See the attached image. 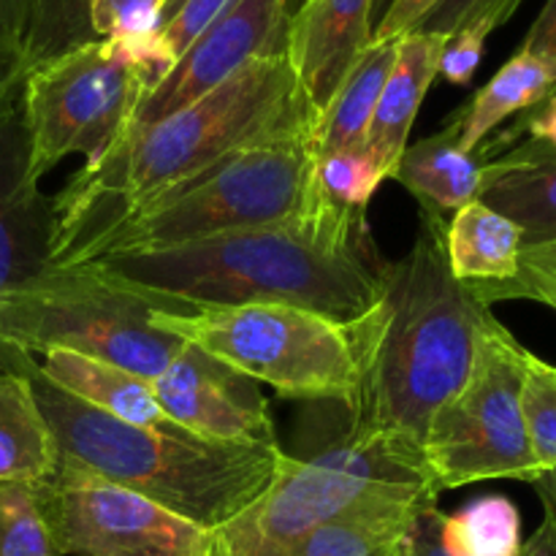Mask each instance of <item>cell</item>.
<instances>
[{
    "instance_id": "obj_39",
    "label": "cell",
    "mask_w": 556,
    "mask_h": 556,
    "mask_svg": "<svg viewBox=\"0 0 556 556\" xmlns=\"http://www.w3.org/2000/svg\"><path fill=\"white\" fill-rule=\"evenodd\" d=\"M521 52L535 54V58L546 60L548 65L556 68V0H546L535 25L530 27L525 43H521Z\"/></svg>"
},
{
    "instance_id": "obj_35",
    "label": "cell",
    "mask_w": 556,
    "mask_h": 556,
    "mask_svg": "<svg viewBox=\"0 0 556 556\" xmlns=\"http://www.w3.org/2000/svg\"><path fill=\"white\" fill-rule=\"evenodd\" d=\"M27 71L30 65H27L25 49L0 33V114L22 101Z\"/></svg>"
},
{
    "instance_id": "obj_8",
    "label": "cell",
    "mask_w": 556,
    "mask_h": 556,
    "mask_svg": "<svg viewBox=\"0 0 556 556\" xmlns=\"http://www.w3.org/2000/svg\"><path fill=\"white\" fill-rule=\"evenodd\" d=\"M172 65L174 58L152 33L98 38L27 71L22 114L30 136L33 177H47L71 155L98 161Z\"/></svg>"
},
{
    "instance_id": "obj_30",
    "label": "cell",
    "mask_w": 556,
    "mask_h": 556,
    "mask_svg": "<svg viewBox=\"0 0 556 556\" xmlns=\"http://www.w3.org/2000/svg\"><path fill=\"white\" fill-rule=\"evenodd\" d=\"M481 302L492 307L494 302H514V299H530V302L546 304L556 309V242L525 248L519 258V271L514 280L500 282V286L476 288Z\"/></svg>"
},
{
    "instance_id": "obj_31",
    "label": "cell",
    "mask_w": 556,
    "mask_h": 556,
    "mask_svg": "<svg viewBox=\"0 0 556 556\" xmlns=\"http://www.w3.org/2000/svg\"><path fill=\"white\" fill-rule=\"evenodd\" d=\"M525 0H440L416 30L454 36L462 30H483L492 36L516 14ZM413 30V33H416Z\"/></svg>"
},
{
    "instance_id": "obj_20",
    "label": "cell",
    "mask_w": 556,
    "mask_h": 556,
    "mask_svg": "<svg viewBox=\"0 0 556 556\" xmlns=\"http://www.w3.org/2000/svg\"><path fill=\"white\" fill-rule=\"evenodd\" d=\"M525 237L519 226L483 201H470L445 223V255L451 275L465 286L486 288L514 280Z\"/></svg>"
},
{
    "instance_id": "obj_2",
    "label": "cell",
    "mask_w": 556,
    "mask_h": 556,
    "mask_svg": "<svg viewBox=\"0 0 556 556\" xmlns=\"http://www.w3.org/2000/svg\"><path fill=\"white\" fill-rule=\"evenodd\" d=\"M445 223L421 210L413 248L400 261H386L378 302L351 320L358 394L345 410L348 427L421 467L429 421L459 394L483 334L497 324L492 307L451 275Z\"/></svg>"
},
{
    "instance_id": "obj_15",
    "label": "cell",
    "mask_w": 556,
    "mask_h": 556,
    "mask_svg": "<svg viewBox=\"0 0 556 556\" xmlns=\"http://www.w3.org/2000/svg\"><path fill=\"white\" fill-rule=\"evenodd\" d=\"M375 0H302L288 27V63L315 119L372 41Z\"/></svg>"
},
{
    "instance_id": "obj_9",
    "label": "cell",
    "mask_w": 556,
    "mask_h": 556,
    "mask_svg": "<svg viewBox=\"0 0 556 556\" xmlns=\"http://www.w3.org/2000/svg\"><path fill=\"white\" fill-rule=\"evenodd\" d=\"M527 356L530 351L500 320L483 334L470 378L424 434V472L438 494L497 478L532 483L541 476L521 405Z\"/></svg>"
},
{
    "instance_id": "obj_5",
    "label": "cell",
    "mask_w": 556,
    "mask_h": 556,
    "mask_svg": "<svg viewBox=\"0 0 556 556\" xmlns=\"http://www.w3.org/2000/svg\"><path fill=\"white\" fill-rule=\"evenodd\" d=\"M324 204L315 179L313 134L282 136L231 152L195 177L141 201L87 250L79 264L109 253L275 226L313 215Z\"/></svg>"
},
{
    "instance_id": "obj_46",
    "label": "cell",
    "mask_w": 556,
    "mask_h": 556,
    "mask_svg": "<svg viewBox=\"0 0 556 556\" xmlns=\"http://www.w3.org/2000/svg\"><path fill=\"white\" fill-rule=\"evenodd\" d=\"M299 5H302V0H286V9H288V16H293L299 11Z\"/></svg>"
},
{
    "instance_id": "obj_13",
    "label": "cell",
    "mask_w": 556,
    "mask_h": 556,
    "mask_svg": "<svg viewBox=\"0 0 556 556\" xmlns=\"http://www.w3.org/2000/svg\"><path fill=\"white\" fill-rule=\"evenodd\" d=\"M152 391L166 421L195 438L280 445L255 380L233 372L195 345L152 380Z\"/></svg>"
},
{
    "instance_id": "obj_7",
    "label": "cell",
    "mask_w": 556,
    "mask_h": 556,
    "mask_svg": "<svg viewBox=\"0 0 556 556\" xmlns=\"http://www.w3.org/2000/svg\"><path fill=\"white\" fill-rule=\"evenodd\" d=\"M157 326L266 383L286 400L331 402L351 410L358 394V353L351 324L293 304L157 307Z\"/></svg>"
},
{
    "instance_id": "obj_44",
    "label": "cell",
    "mask_w": 556,
    "mask_h": 556,
    "mask_svg": "<svg viewBox=\"0 0 556 556\" xmlns=\"http://www.w3.org/2000/svg\"><path fill=\"white\" fill-rule=\"evenodd\" d=\"M389 3H391V0H375V9H372V30H375V25H378V22H380V16L386 14V9H389Z\"/></svg>"
},
{
    "instance_id": "obj_24",
    "label": "cell",
    "mask_w": 556,
    "mask_h": 556,
    "mask_svg": "<svg viewBox=\"0 0 556 556\" xmlns=\"http://www.w3.org/2000/svg\"><path fill=\"white\" fill-rule=\"evenodd\" d=\"M440 546L448 556H521V514L505 494H483L454 514L438 516Z\"/></svg>"
},
{
    "instance_id": "obj_43",
    "label": "cell",
    "mask_w": 556,
    "mask_h": 556,
    "mask_svg": "<svg viewBox=\"0 0 556 556\" xmlns=\"http://www.w3.org/2000/svg\"><path fill=\"white\" fill-rule=\"evenodd\" d=\"M204 556H228L226 546H223L220 538H217L215 532H212V538H210V548H206V554H204Z\"/></svg>"
},
{
    "instance_id": "obj_16",
    "label": "cell",
    "mask_w": 556,
    "mask_h": 556,
    "mask_svg": "<svg viewBox=\"0 0 556 556\" xmlns=\"http://www.w3.org/2000/svg\"><path fill=\"white\" fill-rule=\"evenodd\" d=\"M445 41L448 36L424 30L407 33L400 38L394 68L380 90L378 106H375L372 123H369L362 147L386 179H391L402 152L407 150V136L416 125L434 76H438Z\"/></svg>"
},
{
    "instance_id": "obj_18",
    "label": "cell",
    "mask_w": 556,
    "mask_h": 556,
    "mask_svg": "<svg viewBox=\"0 0 556 556\" xmlns=\"http://www.w3.org/2000/svg\"><path fill=\"white\" fill-rule=\"evenodd\" d=\"M483 163L486 157L478 152L462 150L459 134L448 123L438 134L407 144L391 179L416 195L421 210L445 217L478 199L483 185Z\"/></svg>"
},
{
    "instance_id": "obj_11",
    "label": "cell",
    "mask_w": 556,
    "mask_h": 556,
    "mask_svg": "<svg viewBox=\"0 0 556 556\" xmlns=\"http://www.w3.org/2000/svg\"><path fill=\"white\" fill-rule=\"evenodd\" d=\"M60 556H204L212 532L98 476L58 467L36 483Z\"/></svg>"
},
{
    "instance_id": "obj_36",
    "label": "cell",
    "mask_w": 556,
    "mask_h": 556,
    "mask_svg": "<svg viewBox=\"0 0 556 556\" xmlns=\"http://www.w3.org/2000/svg\"><path fill=\"white\" fill-rule=\"evenodd\" d=\"M440 0H391L386 14L372 30V41H386V38H402L416 30L424 16L438 5Z\"/></svg>"
},
{
    "instance_id": "obj_26",
    "label": "cell",
    "mask_w": 556,
    "mask_h": 556,
    "mask_svg": "<svg viewBox=\"0 0 556 556\" xmlns=\"http://www.w3.org/2000/svg\"><path fill=\"white\" fill-rule=\"evenodd\" d=\"M98 41L92 30V0H36L25 58L30 68Z\"/></svg>"
},
{
    "instance_id": "obj_19",
    "label": "cell",
    "mask_w": 556,
    "mask_h": 556,
    "mask_svg": "<svg viewBox=\"0 0 556 556\" xmlns=\"http://www.w3.org/2000/svg\"><path fill=\"white\" fill-rule=\"evenodd\" d=\"M41 358L43 362L38 364V369L43 378L52 380L74 400L119 421L139 424V427H166L168 424L155 400L152 380L71 351H49Z\"/></svg>"
},
{
    "instance_id": "obj_3",
    "label": "cell",
    "mask_w": 556,
    "mask_h": 556,
    "mask_svg": "<svg viewBox=\"0 0 556 556\" xmlns=\"http://www.w3.org/2000/svg\"><path fill=\"white\" fill-rule=\"evenodd\" d=\"M315 112L288 54L261 58L210 96L130 130L85 163L54 195L49 266H74L141 201L215 166L231 152L293 134H313Z\"/></svg>"
},
{
    "instance_id": "obj_38",
    "label": "cell",
    "mask_w": 556,
    "mask_h": 556,
    "mask_svg": "<svg viewBox=\"0 0 556 556\" xmlns=\"http://www.w3.org/2000/svg\"><path fill=\"white\" fill-rule=\"evenodd\" d=\"M438 516L440 508L438 503L427 505L416 514L410 530H407L405 543H402V556H448L440 546L438 538Z\"/></svg>"
},
{
    "instance_id": "obj_25",
    "label": "cell",
    "mask_w": 556,
    "mask_h": 556,
    "mask_svg": "<svg viewBox=\"0 0 556 556\" xmlns=\"http://www.w3.org/2000/svg\"><path fill=\"white\" fill-rule=\"evenodd\" d=\"M413 516H356L331 521L275 552L253 556H394L400 554Z\"/></svg>"
},
{
    "instance_id": "obj_17",
    "label": "cell",
    "mask_w": 556,
    "mask_h": 556,
    "mask_svg": "<svg viewBox=\"0 0 556 556\" xmlns=\"http://www.w3.org/2000/svg\"><path fill=\"white\" fill-rule=\"evenodd\" d=\"M478 201L514 220L525 248L556 242V150L527 139L486 161Z\"/></svg>"
},
{
    "instance_id": "obj_41",
    "label": "cell",
    "mask_w": 556,
    "mask_h": 556,
    "mask_svg": "<svg viewBox=\"0 0 556 556\" xmlns=\"http://www.w3.org/2000/svg\"><path fill=\"white\" fill-rule=\"evenodd\" d=\"M521 556H556V521L543 516V525L525 541Z\"/></svg>"
},
{
    "instance_id": "obj_12",
    "label": "cell",
    "mask_w": 556,
    "mask_h": 556,
    "mask_svg": "<svg viewBox=\"0 0 556 556\" xmlns=\"http://www.w3.org/2000/svg\"><path fill=\"white\" fill-rule=\"evenodd\" d=\"M288 27L291 16L286 0H233L141 98L123 134L150 128L210 96L253 60L286 54Z\"/></svg>"
},
{
    "instance_id": "obj_4",
    "label": "cell",
    "mask_w": 556,
    "mask_h": 556,
    "mask_svg": "<svg viewBox=\"0 0 556 556\" xmlns=\"http://www.w3.org/2000/svg\"><path fill=\"white\" fill-rule=\"evenodd\" d=\"M11 372L30 380L58 443V467L98 476L215 532L266 492L280 470V445L220 443L185 429L139 427L85 405L43 378L22 353Z\"/></svg>"
},
{
    "instance_id": "obj_6",
    "label": "cell",
    "mask_w": 556,
    "mask_h": 556,
    "mask_svg": "<svg viewBox=\"0 0 556 556\" xmlns=\"http://www.w3.org/2000/svg\"><path fill=\"white\" fill-rule=\"evenodd\" d=\"M157 307L87 266H49L0 296V345L33 358L71 351L155 380L190 348L157 326Z\"/></svg>"
},
{
    "instance_id": "obj_40",
    "label": "cell",
    "mask_w": 556,
    "mask_h": 556,
    "mask_svg": "<svg viewBox=\"0 0 556 556\" xmlns=\"http://www.w3.org/2000/svg\"><path fill=\"white\" fill-rule=\"evenodd\" d=\"M36 0H0V33L25 49Z\"/></svg>"
},
{
    "instance_id": "obj_1",
    "label": "cell",
    "mask_w": 556,
    "mask_h": 556,
    "mask_svg": "<svg viewBox=\"0 0 556 556\" xmlns=\"http://www.w3.org/2000/svg\"><path fill=\"white\" fill-rule=\"evenodd\" d=\"M383 264L367 217L345 215L326 201L313 215L275 226L98 255L76 266L163 307L293 304L351 324L378 302Z\"/></svg>"
},
{
    "instance_id": "obj_47",
    "label": "cell",
    "mask_w": 556,
    "mask_h": 556,
    "mask_svg": "<svg viewBox=\"0 0 556 556\" xmlns=\"http://www.w3.org/2000/svg\"><path fill=\"white\" fill-rule=\"evenodd\" d=\"M394 556H402V552H400V554H394Z\"/></svg>"
},
{
    "instance_id": "obj_21",
    "label": "cell",
    "mask_w": 556,
    "mask_h": 556,
    "mask_svg": "<svg viewBox=\"0 0 556 556\" xmlns=\"http://www.w3.org/2000/svg\"><path fill=\"white\" fill-rule=\"evenodd\" d=\"M556 68L530 52H516L459 112L448 119L459 134V147L476 152L497 134L500 125L514 114H525L552 96Z\"/></svg>"
},
{
    "instance_id": "obj_32",
    "label": "cell",
    "mask_w": 556,
    "mask_h": 556,
    "mask_svg": "<svg viewBox=\"0 0 556 556\" xmlns=\"http://www.w3.org/2000/svg\"><path fill=\"white\" fill-rule=\"evenodd\" d=\"M166 0H92L98 38H136L161 30Z\"/></svg>"
},
{
    "instance_id": "obj_28",
    "label": "cell",
    "mask_w": 556,
    "mask_h": 556,
    "mask_svg": "<svg viewBox=\"0 0 556 556\" xmlns=\"http://www.w3.org/2000/svg\"><path fill=\"white\" fill-rule=\"evenodd\" d=\"M0 556H60L36 483H0Z\"/></svg>"
},
{
    "instance_id": "obj_23",
    "label": "cell",
    "mask_w": 556,
    "mask_h": 556,
    "mask_svg": "<svg viewBox=\"0 0 556 556\" xmlns=\"http://www.w3.org/2000/svg\"><path fill=\"white\" fill-rule=\"evenodd\" d=\"M58 470V443L30 380L0 372V483H38Z\"/></svg>"
},
{
    "instance_id": "obj_10",
    "label": "cell",
    "mask_w": 556,
    "mask_h": 556,
    "mask_svg": "<svg viewBox=\"0 0 556 556\" xmlns=\"http://www.w3.org/2000/svg\"><path fill=\"white\" fill-rule=\"evenodd\" d=\"M438 497L427 486L367 481L286 454L266 492L215 535L228 556H253L288 546L331 521L413 516L438 503Z\"/></svg>"
},
{
    "instance_id": "obj_22",
    "label": "cell",
    "mask_w": 556,
    "mask_h": 556,
    "mask_svg": "<svg viewBox=\"0 0 556 556\" xmlns=\"http://www.w3.org/2000/svg\"><path fill=\"white\" fill-rule=\"evenodd\" d=\"M396 49H400V38H386V41H369L367 49L358 54L353 68L348 71L342 85L315 119V155L362 150L380 90L394 68Z\"/></svg>"
},
{
    "instance_id": "obj_29",
    "label": "cell",
    "mask_w": 556,
    "mask_h": 556,
    "mask_svg": "<svg viewBox=\"0 0 556 556\" xmlns=\"http://www.w3.org/2000/svg\"><path fill=\"white\" fill-rule=\"evenodd\" d=\"M532 456L541 472L556 470V367L535 353L527 356L525 394H521Z\"/></svg>"
},
{
    "instance_id": "obj_42",
    "label": "cell",
    "mask_w": 556,
    "mask_h": 556,
    "mask_svg": "<svg viewBox=\"0 0 556 556\" xmlns=\"http://www.w3.org/2000/svg\"><path fill=\"white\" fill-rule=\"evenodd\" d=\"M530 486L535 489V494L541 497V505H543V514H546V519L556 521V470L541 472V476H538L535 481L530 483Z\"/></svg>"
},
{
    "instance_id": "obj_34",
    "label": "cell",
    "mask_w": 556,
    "mask_h": 556,
    "mask_svg": "<svg viewBox=\"0 0 556 556\" xmlns=\"http://www.w3.org/2000/svg\"><path fill=\"white\" fill-rule=\"evenodd\" d=\"M486 33L483 30H462L448 36L443 49V58H440V71L445 81L451 85H470L472 76H476L478 65L483 60V49H486Z\"/></svg>"
},
{
    "instance_id": "obj_14",
    "label": "cell",
    "mask_w": 556,
    "mask_h": 556,
    "mask_svg": "<svg viewBox=\"0 0 556 556\" xmlns=\"http://www.w3.org/2000/svg\"><path fill=\"white\" fill-rule=\"evenodd\" d=\"M54 244V201L30 168L22 101L0 114V296L49 269ZM9 353L0 345V372Z\"/></svg>"
},
{
    "instance_id": "obj_48",
    "label": "cell",
    "mask_w": 556,
    "mask_h": 556,
    "mask_svg": "<svg viewBox=\"0 0 556 556\" xmlns=\"http://www.w3.org/2000/svg\"><path fill=\"white\" fill-rule=\"evenodd\" d=\"M552 92H556V87H554V90H552Z\"/></svg>"
},
{
    "instance_id": "obj_33",
    "label": "cell",
    "mask_w": 556,
    "mask_h": 556,
    "mask_svg": "<svg viewBox=\"0 0 556 556\" xmlns=\"http://www.w3.org/2000/svg\"><path fill=\"white\" fill-rule=\"evenodd\" d=\"M231 3L233 0H185L177 14L163 22L157 38L174 58V63Z\"/></svg>"
},
{
    "instance_id": "obj_45",
    "label": "cell",
    "mask_w": 556,
    "mask_h": 556,
    "mask_svg": "<svg viewBox=\"0 0 556 556\" xmlns=\"http://www.w3.org/2000/svg\"><path fill=\"white\" fill-rule=\"evenodd\" d=\"M182 3H185V0H166V3H163V20H161V25L168 20V16L177 14V9H179V5H182Z\"/></svg>"
},
{
    "instance_id": "obj_37",
    "label": "cell",
    "mask_w": 556,
    "mask_h": 556,
    "mask_svg": "<svg viewBox=\"0 0 556 556\" xmlns=\"http://www.w3.org/2000/svg\"><path fill=\"white\" fill-rule=\"evenodd\" d=\"M519 134H530V139L541 141V144L556 150V92H552V96H548L543 103H538L535 109L525 112V117L514 125V130H508V134H500V136L494 134V144L497 147L508 144V141L516 139ZM478 150H489V147H478Z\"/></svg>"
},
{
    "instance_id": "obj_27",
    "label": "cell",
    "mask_w": 556,
    "mask_h": 556,
    "mask_svg": "<svg viewBox=\"0 0 556 556\" xmlns=\"http://www.w3.org/2000/svg\"><path fill=\"white\" fill-rule=\"evenodd\" d=\"M318 190L334 210L353 217H367L369 201L386 182L364 150H342L315 155Z\"/></svg>"
}]
</instances>
